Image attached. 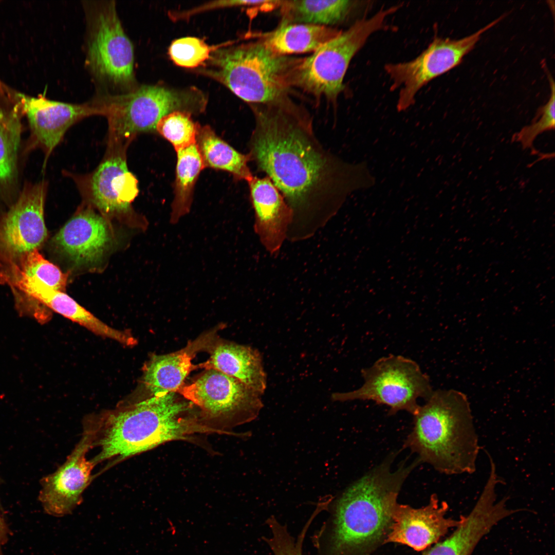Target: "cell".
Returning <instances> with one entry per match:
<instances>
[{
    "label": "cell",
    "instance_id": "cell-1",
    "mask_svg": "<svg viewBox=\"0 0 555 555\" xmlns=\"http://www.w3.org/2000/svg\"><path fill=\"white\" fill-rule=\"evenodd\" d=\"M251 108L255 127L249 154L292 211L287 239L310 238L349 194L375 184L365 161L349 163L324 147L309 112L288 95Z\"/></svg>",
    "mask_w": 555,
    "mask_h": 555
},
{
    "label": "cell",
    "instance_id": "cell-2",
    "mask_svg": "<svg viewBox=\"0 0 555 555\" xmlns=\"http://www.w3.org/2000/svg\"><path fill=\"white\" fill-rule=\"evenodd\" d=\"M395 454L350 485L335 501L314 534L318 555H369L386 539L403 484L420 463L416 458L393 470Z\"/></svg>",
    "mask_w": 555,
    "mask_h": 555
},
{
    "label": "cell",
    "instance_id": "cell-3",
    "mask_svg": "<svg viewBox=\"0 0 555 555\" xmlns=\"http://www.w3.org/2000/svg\"><path fill=\"white\" fill-rule=\"evenodd\" d=\"M177 394L150 396L90 419L85 428L100 450L92 460L124 459L170 441L214 433L202 423L196 405Z\"/></svg>",
    "mask_w": 555,
    "mask_h": 555
},
{
    "label": "cell",
    "instance_id": "cell-4",
    "mask_svg": "<svg viewBox=\"0 0 555 555\" xmlns=\"http://www.w3.org/2000/svg\"><path fill=\"white\" fill-rule=\"evenodd\" d=\"M413 416L404 448L440 473L475 472L480 447L465 394L452 389L433 391Z\"/></svg>",
    "mask_w": 555,
    "mask_h": 555
},
{
    "label": "cell",
    "instance_id": "cell-5",
    "mask_svg": "<svg viewBox=\"0 0 555 555\" xmlns=\"http://www.w3.org/2000/svg\"><path fill=\"white\" fill-rule=\"evenodd\" d=\"M301 59L278 54L259 40L217 48L205 71L244 101L264 103L288 95Z\"/></svg>",
    "mask_w": 555,
    "mask_h": 555
},
{
    "label": "cell",
    "instance_id": "cell-6",
    "mask_svg": "<svg viewBox=\"0 0 555 555\" xmlns=\"http://www.w3.org/2000/svg\"><path fill=\"white\" fill-rule=\"evenodd\" d=\"M86 65L95 80L104 88L100 93L130 92L136 84L134 52L114 1L86 2Z\"/></svg>",
    "mask_w": 555,
    "mask_h": 555
},
{
    "label": "cell",
    "instance_id": "cell-7",
    "mask_svg": "<svg viewBox=\"0 0 555 555\" xmlns=\"http://www.w3.org/2000/svg\"><path fill=\"white\" fill-rule=\"evenodd\" d=\"M399 7L381 9L369 18L357 21L311 55L302 59L296 69L294 86L316 97L336 101L344 88L343 80L353 58L373 33L384 27L386 17Z\"/></svg>",
    "mask_w": 555,
    "mask_h": 555
},
{
    "label": "cell",
    "instance_id": "cell-8",
    "mask_svg": "<svg viewBox=\"0 0 555 555\" xmlns=\"http://www.w3.org/2000/svg\"><path fill=\"white\" fill-rule=\"evenodd\" d=\"M95 101L100 115L108 120L113 143L155 131L163 116L175 111L192 113L196 104L193 91L145 85L124 94L100 93Z\"/></svg>",
    "mask_w": 555,
    "mask_h": 555
},
{
    "label": "cell",
    "instance_id": "cell-9",
    "mask_svg": "<svg viewBox=\"0 0 555 555\" xmlns=\"http://www.w3.org/2000/svg\"><path fill=\"white\" fill-rule=\"evenodd\" d=\"M362 386L347 392L334 393V401L372 400L389 408L388 415L405 411L414 415L419 398L427 400L432 394L430 378L415 361L401 355L381 357L371 366L361 369Z\"/></svg>",
    "mask_w": 555,
    "mask_h": 555
},
{
    "label": "cell",
    "instance_id": "cell-10",
    "mask_svg": "<svg viewBox=\"0 0 555 555\" xmlns=\"http://www.w3.org/2000/svg\"><path fill=\"white\" fill-rule=\"evenodd\" d=\"M177 393L196 406L206 427L220 434L254 420L264 406L262 395L215 369L206 370Z\"/></svg>",
    "mask_w": 555,
    "mask_h": 555
},
{
    "label": "cell",
    "instance_id": "cell-11",
    "mask_svg": "<svg viewBox=\"0 0 555 555\" xmlns=\"http://www.w3.org/2000/svg\"><path fill=\"white\" fill-rule=\"evenodd\" d=\"M503 18L502 16L475 33L459 40L435 37L414 59L386 64L384 70L392 82L390 90L400 88L397 111L406 110L415 103L416 94L423 86L459 65L464 57L474 48L482 35Z\"/></svg>",
    "mask_w": 555,
    "mask_h": 555
},
{
    "label": "cell",
    "instance_id": "cell-12",
    "mask_svg": "<svg viewBox=\"0 0 555 555\" xmlns=\"http://www.w3.org/2000/svg\"><path fill=\"white\" fill-rule=\"evenodd\" d=\"M3 86L27 119L30 131L26 142L27 152L34 148L40 149L45 156L44 168L50 154L72 125L87 116L98 115L91 101L82 104L65 103L50 100L42 95H28L4 82Z\"/></svg>",
    "mask_w": 555,
    "mask_h": 555
},
{
    "label": "cell",
    "instance_id": "cell-13",
    "mask_svg": "<svg viewBox=\"0 0 555 555\" xmlns=\"http://www.w3.org/2000/svg\"><path fill=\"white\" fill-rule=\"evenodd\" d=\"M47 190L44 180L25 182L16 201L0 215L1 265L36 250L44 242Z\"/></svg>",
    "mask_w": 555,
    "mask_h": 555
},
{
    "label": "cell",
    "instance_id": "cell-14",
    "mask_svg": "<svg viewBox=\"0 0 555 555\" xmlns=\"http://www.w3.org/2000/svg\"><path fill=\"white\" fill-rule=\"evenodd\" d=\"M91 448V438L84 431L66 460L41 479L38 499L48 514L63 516L70 514L82 503V494L91 482V471L96 465L86 457Z\"/></svg>",
    "mask_w": 555,
    "mask_h": 555
},
{
    "label": "cell",
    "instance_id": "cell-15",
    "mask_svg": "<svg viewBox=\"0 0 555 555\" xmlns=\"http://www.w3.org/2000/svg\"><path fill=\"white\" fill-rule=\"evenodd\" d=\"M448 509L447 503H440L436 494L431 495L427 505L419 508L397 503L384 542L406 545L416 551L425 549L462 523L464 516L457 520L448 517Z\"/></svg>",
    "mask_w": 555,
    "mask_h": 555
},
{
    "label": "cell",
    "instance_id": "cell-16",
    "mask_svg": "<svg viewBox=\"0 0 555 555\" xmlns=\"http://www.w3.org/2000/svg\"><path fill=\"white\" fill-rule=\"evenodd\" d=\"M24 116L19 105L4 90L0 79V205L9 208L16 201L22 181Z\"/></svg>",
    "mask_w": 555,
    "mask_h": 555
},
{
    "label": "cell",
    "instance_id": "cell-17",
    "mask_svg": "<svg viewBox=\"0 0 555 555\" xmlns=\"http://www.w3.org/2000/svg\"><path fill=\"white\" fill-rule=\"evenodd\" d=\"M87 180L90 200L106 215L127 213L139 192L138 180L120 152L106 157Z\"/></svg>",
    "mask_w": 555,
    "mask_h": 555
},
{
    "label": "cell",
    "instance_id": "cell-18",
    "mask_svg": "<svg viewBox=\"0 0 555 555\" xmlns=\"http://www.w3.org/2000/svg\"><path fill=\"white\" fill-rule=\"evenodd\" d=\"M248 183L254 211V231L265 249L276 255L287 238L292 211L268 177L253 176Z\"/></svg>",
    "mask_w": 555,
    "mask_h": 555
},
{
    "label": "cell",
    "instance_id": "cell-19",
    "mask_svg": "<svg viewBox=\"0 0 555 555\" xmlns=\"http://www.w3.org/2000/svg\"><path fill=\"white\" fill-rule=\"evenodd\" d=\"M109 241L105 220L88 209L73 216L53 238L57 249L77 265L98 262Z\"/></svg>",
    "mask_w": 555,
    "mask_h": 555
},
{
    "label": "cell",
    "instance_id": "cell-20",
    "mask_svg": "<svg viewBox=\"0 0 555 555\" xmlns=\"http://www.w3.org/2000/svg\"><path fill=\"white\" fill-rule=\"evenodd\" d=\"M204 350L209 353L210 357L206 361L197 365L198 368L218 371L264 394L267 387V375L258 350L219 339L215 335Z\"/></svg>",
    "mask_w": 555,
    "mask_h": 555
},
{
    "label": "cell",
    "instance_id": "cell-21",
    "mask_svg": "<svg viewBox=\"0 0 555 555\" xmlns=\"http://www.w3.org/2000/svg\"><path fill=\"white\" fill-rule=\"evenodd\" d=\"M215 332L204 334L174 353L152 356L143 368V383L151 396L177 393L191 372L198 368L192 363L196 354L205 350Z\"/></svg>",
    "mask_w": 555,
    "mask_h": 555
},
{
    "label": "cell",
    "instance_id": "cell-22",
    "mask_svg": "<svg viewBox=\"0 0 555 555\" xmlns=\"http://www.w3.org/2000/svg\"><path fill=\"white\" fill-rule=\"evenodd\" d=\"M506 517L500 504L489 496L480 495L452 533L423 555H471L480 540Z\"/></svg>",
    "mask_w": 555,
    "mask_h": 555
},
{
    "label": "cell",
    "instance_id": "cell-23",
    "mask_svg": "<svg viewBox=\"0 0 555 555\" xmlns=\"http://www.w3.org/2000/svg\"><path fill=\"white\" fill-rule=\"evenodd\" d=\"M27 299L41 303L63 317L84 327L93 333L115 340L129 347L136 345L137 339L127 330L113 328L93 315L64 292L41 284L33 287Z\"/></svg>",
    "mask_w": 555,
    "mask_h": 555
},
{
    "label": "cell",
    "instance_id": "cell-24",
    "mask_svg": "<svg viewBox=\"0 0 555 555\" xmlns=\"http://www.w3.org/2000/svg\"><path fill=\"white\" fill-rule=\"evenodd\" d=\"M341 31L331 26L282 21L260 40L274 52L286 55L313 52Z\"/></svg>",
    "mask_w": 555,
    "mask_h": 555
},
{
    "label": "cell",
    "instance_id": "cell-25",
    "mask_svg": "<svg viewBox=\"0 0 555 555\" xmlns=\"http://www.w3.org/2000/svg\"><path fill=\"white\" fill-rule=\"evenodd\" d=\"M196 143L205 168L227 171L238 180L248 182L253 177L248 165L249 154L237 151L220 139L210 126L198 124Z\"/></svg>",
    "mask_w": 555,
    "mask_h": 555
},
{
    "label": "cell",
    "instance_id": "cell-26",
    "mask_svg": "<svg viewBox=\"0 0 555 555\" xmlns=\"http://www.w3.org/2000/svg\"><path fill=\"white\" fill-rule=\"evenodd\" d=\"M354 2L337 1H282V21L330 26L343 21Z\"/></svg>",
    "mask_w": 555,
    "mask_h": 555
},
{
    "label": "cell",
    "instance_id": "cell-27",
    "mask_svg": "<svg viewBox=\"0 0 555 555\" xmlns=\"http://www.w3.org/2000/svg\"><path fill=\"white\" fill-rule=\"evenodd\" d=\"M177 153L174 198L172 204L170 223L177 224L190 211L195 183L205 168L196 143L179 150Z\"/></svg>",
    "mask_w": 555,
    "mask_h": 555
},
{
    "label": "cell",
    "instance_id": "cell-28",
    "mask_svg": "<svg viewBox=\"0 0 555 555\" xmlns=\"http://www.w3.org/2000/svg\"><path fill=\"white\" fill-rule=\"evenodd\" d=\"M1 267L10 273L38 280L56 290L62 291L66 285L67 275L45 259L37 249Z\"/></svg>",
    "mask_w": 555,
    "mask_h": 555
},
{
    "label": "cell",
    "instance_id": "cell-29",
    "mask_svg": "<svg viewBox=\"0 0 555 555\" xmlns=\"http://www.w3.org/2000/svg\"><path fill=\"white\" fill-rule=\"evenodd\" d=\"M198 126L190 113L175 111L162 117L156 124V131L177 152L196 143Z\"/></svg>",
    "mask_w": 555,
    "mask_h": 555
},
{
    "label": "cell",
    "instance_id": "cell-30",
    "mask_svg": "<svg viewBox=\"0 0 555 555\" xmlns=\"http://www.w3.org/2000/svg\"><path fill=\"white\" fill-rule=\"evenodd\" d=\"M312 522V519H309L295 539L290 534L286 525L271 515L266 522L270 534L263 536V540L273 555H303V542Z\"/></svg>",
    "mask_w": 555,
    "mask_h": 555
},
{
    "label": "cell",
    "instance_id": "cell-31",
    "mask_svg": "<svg viewBox=\"0 0 555 555\" xmlns=\"http://www.w3.org/2000/svg\"><path fill=\"white\" fill-rule=\"evenodd\" d=\"M217 48L208 45L197 38L184 37L172 42L169 54L176 65L193 68L205 64Z\"/></svg>",
    "mask_w": 555,
    "mask_h": 555
},
{
    "label": "cell",
    "instance_id": "cell-32",
    "mask_svg": "<svg viewBox=\"0 0 555 555\" xmlns=\"http://www.w3.org/2000/svg\"><path fill=\"white\" fill-rule=\"evenodd\" d=\"M550 86V96L547 102L539 110V119L531 124L523 127L514 136V139L520 142L523 149L532 147L535 139L544 132L554 128L555 126V86L551 76H548Z\"/></svg>",
    "mask_w": 555,
    "mask_h": 555
},
{
    "label": "cell",
    "instance_id": "cell-33",
    "mask_svg": "<svg viewBox=\"0 0 555 555\" xmlns=\"http://www.w3.org/2000/svg\"><path fill=\"white\" fill-rule=\"evenodd\" d=\"M9 529L3 518L0 515V551L2 547L8 541Z\"/></svg>",
    "mask_w": 555,
    "mask_h": 555
},
{
    "label": "cell",
    "instance_id": "cell-34",
    "mask_svg": "<svg viewBox=\"0 0 555 555\" xmlns=\"http://www.w3.org/2000/svg\"><path fill=\"white\" fill-rule=\"evenodd\" d=\"M3 482V480H2V478L0 477V487H1V486Z\"/></svg>",
    "mask_w": 555,
    "mask_h": 555
}]
</instances>
